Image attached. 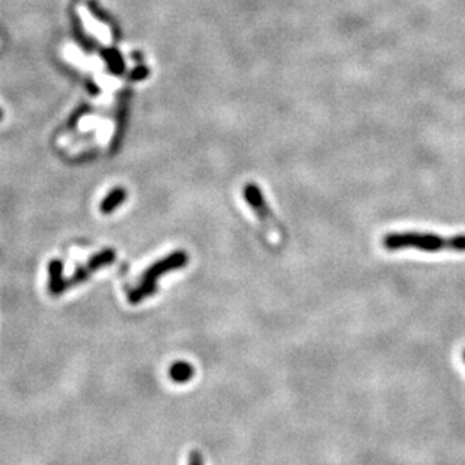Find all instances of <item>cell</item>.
<instances>
[{"instance_id":"cell-1","label":"cell","mask_w":465,"mask_h":465,"mask_svg":"<svg viewBox=\"0 0 465 465\" xmlns=\"http://www.w3.org/2000/svg\"><path fill=\"white\" fill-rule=\"evenodd\" d=\"M381 245L387 252H400L405 249H416L425 253H465V234L443 236L431 232H390L382 236Z\"/></svg>"},{"instance_id":"cell-2","label":"cell","mask_w":465,"mask_h":465,"mask_svg":"<svg viewBox=\"0 0 465 465\" xmlns=\"http://www.w3.org/2000/svg\"><path fill=\"white\" fill-rule=\"evenodd\" d=\"M244 197L247 200V204L250 205V208L254 211V214L258 215L259 220L262 222V225L268 227V229L279 232V234H284L282 231V226L277 222V218L275 217V214L271 213L270 206L267 205V200L263 197V195L261 193V190L258 186L254 184H247L244 188Z\"/></svg>"},{"instance_id":"cell-3","label":"cell","mask_w":465,"mask_h":465,"mask_svg":"<svg viewBox=\"0 0 465 465\" xmlns=\"http://www.w3.org/2000/svg\"><path fill=\"white\" fill-rule=\"evenodd\" d=\"M187 261H188V258H187L186 252H182V250L173 252L172 254H169V256L152 263V266L147 271H145L142 284L155 285V280H157L160 276H163L164 272L177 270V268H182L187 263Z\"/></svg>"},{"instance_id":"cell-4","label":"cell","mask_w":465,"mask_h":465,"mask_svg":"<svg viewBox=\"0 0 465 465\" xmlns=\"http://www.w3.org/2000/svg\"><path fill=\"white\" fill-rule=\"evenodd\" d=\"M113 259H115V252L113 250L106 249L103 252H99L98 254H95L94 258L89 259L86 267H80V268L76 270V272L72 275V277L67 280V288H70L72 285L81 284V282H85L90 275H92L94 271H97L98 268H101L104 266H108V263H112Z\"/></svg>"},{"instance_id":"cell-5","label":"cell","mask_w":465,"mask_h":465,"mask_svg":"<svg viewBox=\"0 0 465 465\" xmlns=\"http://www.w3.org/2000/svg\"><path fill=\"white\" fill-rule=\"evenodd\" d=\"M49 272H50V282H49V289L51 294H60L67 289V280L63 279V266L62 262L58 259H53L49 263Z\"/></svg>"},{"instance_id":"cell-6","label":"cell","mask_w":465,"mask_h":465,"mask_svg":"<svg viewBox=\"0 0 465 465\" xmlns=\"http://www.w3.org/2000/svg\"><path fill=\"white\" fill-rule=\"evenodd\" d=\"M195 369L191 364L186 361H178L172 364L170 368V378L177 382H187L190 378H193Z\"/></svg>"},{"instance_id":"cell-7","label":"cell","mask_w":465,"mask_h":465,"mask_svg":"<svg viewBox=\"0 0 465 465\" xmlns=\"http://www.w3.org/2000/svg\"><path fill=\"white\" fill-rule=\"evenodd\" d=\"M125 191L124 188H115L112 193H108L104 200L101 202V211L104 214H108V213H112L115 208L120 206L122 202H124V199H125Z\"/></svg>"},{"instance_id":"cell-8","label":"cell","mask_w":465,"mask_h":465,"mask_svg":"<svg viewBox=\"0 0 465 465\" xmlns=\"http://www.w3.org/2000/svg\"><path fill=\"white\" fill-rule=\"evenodd\" d=\"M188 465H204L202 457H200V453L197 450L190 452V455H188Z\"/></svg>"},{"instance_id":"cell-9","label":"cell","mask_w":465,"mask_h":465,"mask_svg":"<svg viewBox=\"0 0 465 465\" xmlns=\"http://www.w3.org/2000/svg\"><path fill=\"white\" fill-rule=\"evenodd\" d=\"M462 360H464V363H465V350L462 351Z\"/></svg>"},{"instance_id":"cell-10","label":"cell","mask_w":465,"mask_h":465,"mask_svg":"<svg viewBox=\"0 0 465 465\" xmlns=\"http://www.w3.org/2000/svg\"><path fill=\"white\" fill-rule=\"evenodd\" d=\"M0 120H2V112H0Z\"/></svg>"}]
</instances>
